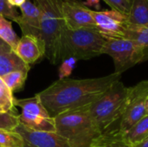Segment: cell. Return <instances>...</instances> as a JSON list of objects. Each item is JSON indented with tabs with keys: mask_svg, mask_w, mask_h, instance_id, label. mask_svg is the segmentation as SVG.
I'll list each match as a JSON object with an SVG mask.
<instances>
[{
	"mask_svg": "<svg viewBox=\"0 0 148 147\" xmlns=\"http://www.w3.org/2000/svg\"><path fill=\"white\" fill-rule=\"evenodd\" d=\"M121 78V74L113 73L91 79H59L36 94L49 113L55 118L62 113L90 106Z\"/></svg>",
	"mask_w": 148,
	"mask_h": 147,
	"instance_id": "6da1fadb",
	"label": "cell"
},
{
	"mask_svg": "<svg viewBox=\"0 0 148 147\" xmlns=\"http://www.w3.org/2000/svg\"><path fill=\"white\" fill-rule=\"evenodd\" d=\"M88 107L68 111L56 116V133L70 147H90L102 132L93 120Z\"/></svg>",
	"mask_w": 148,
	"mask_h": 147,
	"instance_id": "7a4b0ae2",
	"label": "cell"
},
{
	"mask_svg": "<svg viewBox=\"0 0 148 147\" xmlns=\"http://www.w3.org/2000/svg\"><path fill=\"white\" fill-rule=\"evenodd\" d=\"M106 38L97 29L82 28L63 29L60 42V60L67 58L89 60L102 55Z\"/></svg>",
	"mask_w": 148,
	"mask_h": 147,
	"instance_id": "3957f363",
	"label": "cell"
},
{
	"mask_svg": "<svg viewBox=\"0 0 148 147\" xmlns=\"http://www.w3.org/2000/svg\"><path fill=\"white\" fill-rule=\"evenodd\" d=\"M40 10V35L45 45V56L52 64L60 60V42L66 28L60 7V0H35Z\"/></svg>",
	"mask_w": 148,
	"mask_h": 147,
	"instance_id": "277c9868",
	"label": "cell"
},
{
	"mask_svg": "<svg viewBox=\"0 0 148 147\" xmlns=\"http://www.w3.org/2000/svg\"><path fill=\"white\" fill-rule=\"evenodd\" d=\"M127 95L128 88L120 80L89 106V113L102 133L109 130L114 123L121 119L127 106Z\"/></svg>",
	"mask_w": 148,
	"mask_h": 147,
	"instance_id": "5b68a950",
	"label": "cell"
},
{
	"mask_svg": "<svg viewBox=\"0 0 148 147\" xmlns=\"http://www.w3.org/2000/svg\"><path fill=\"white\" fill-rule=\"evenodd\" d=\"M102 54H107L114 61V72L121 74L143 62L141 46L128 38H108L102 49Z\"/></svg>",
	"mask_w": 148,
	"mask_h": 147,
	"instance_id": "8992f818",
	"label": "cell"
},
{
	"mask_svg": "<svg viewBox=\"0 0 148 147\" xmlns=\"http://www.w3.org/2000/svg\"><path fill=\"white\" fill-rule=\"evenodd\" d=\"M15 107L21 108L18 115L23 126L35 131L56 133L55 119L49 113L37 94L23 100H16Z\"/></svg>",
	"mask_w": 148,
	"mask_h": 147,
	"instance_id": "52a82bcc",
	"label": "cell"
},
{
	"mask_svg": "<svg viewBox=\"0 0 148 147\" xmlns=\"http://www.w3.org/2000/svg\"><path fill=\"white\" fill-rule=\"evenodd\" d=\"M148 99V81H142L128 88V95L125 111L121 119L120 129L127 132L147 113L146 102Z\"/></svg>",
	"mask_w": 148,
	"mask_h": 147,
	"instance_id": "ba28073f",
	"label": "cell"
},
{
	"mask_svg": "<svg viewBox=\"0 0 148 147\" xmlns=\"http://www.w3.org/2000/svg\"><path fill=\"white\" fill-rule=\"evenodd\" d=\"M91 14L96 29L106 39L123 38L128 26L127 15L114 10H93Z\"/></svg>",
	"mask_w": 148,
	"mask_h": 147,
	"instance_id": "9c48e42d",
	"label": "cell"
},
{
	"mask_svg": "<svg viewBox=\"0 0 148 147\" xmlns=\"http://www.w3.org/2000/svg\"><path fill=\"white\" fill-rule=\"evenodd\" d=\"M60 7L66 27L69 29H96L91 10L80 0H60Z\"/></svg>",
	"mask_w": 148,
	"mask_h": 147,
	"instance_id": "30bf717a",
	"label": "cell"
},
{
	"mask_svg": "<svg viewBox=\"0 0 148 147\" xmlns=\"http://www.w3.org/2000/svg\"><path fill=\"white\" fill-rule=\"evenodd\" d=\"M15 131L23 139V147H70L68 141L56 133L31 130L19 124Z\"/></svg>",
	"mask_w": 148,
	"mask_h": 147,
	"instance_id": "8fae6325",
	"label": "cell"
},
{
	"mask_svg": "<svg viewBox=\"0 0 148 147\" xmlns=\"http://www.w3.org/2000/svg\"><path fill=\"white\" fill-rule=\"evenodd\" d=\"M14 52L29 66L45 55V45L40 37L26 35L19 39Z\"/></svg>",
	"mask_w": 148,
	"mask_h": 147,
	"instance_id": "7c38bea8",
	"label": "cell"
},
{
	"mask_svg": "<svg viewBox=\"0 0 148 147\" xmlns=\"http://www.w3.org/2000/svg\"><path fill=\"white\" fill-rule=\"evenodd\" d=\"M20 10L21 15L16 23L19 25L23 36L31 35L39 37L41 12L37 5L27 0Z\"/></svg>",
	"mask_w": 148,
	"mask_h": 147,
	"instance_id": "4fadbf2b",
	"label": "cell"
},
{
	"mask_svg": "<svg viewBox=\"0 0 148 147\" xmlns=\"http://www.w3.org/2000/svg\"><path fill=\"white\" fill-rule=\"evenodd\" d=\"M90 147H132V145L127 139L125 133L118 128L103 132Z\"/></svg>",
	"mask_w": 148,
	"mask_h": 147,
	"instance_id": "5bb4252c",
	"label": "cell"
},
{
	"mask_svg": "<svg viewBox=\"0 0 148 147\" xmlns=\"http://www.w3.org/2000/svg\"><path fill=\"white\" fill-rule=\"evenodd\" d=\"M17 70L29 71V66L24 63L12 49L0 53V77H3L7 74Z\"/></svg>",
	"mask_w": 148,
	"mask_h": 147,
	"instance_id": "9a60e30c",
	"label": "cell"
},
{
	"mask_svg": "<svg viewBox=\"0 0 148 147\" xmlns=\"http://www.w3.org/2000/svg\"><path fill=\"white\" fill-rule=\"evenodd\" d=\"M127 23L130 26H147L148 0H131Z\"/></svg>",
	"mask_w": 148,
	"mask_h": 147,
	"instance_id": "2e32d148",
	"label": "cell"
},
{
	"mask_svg": "<svg viewBox=\"0 0 148 147\" xmlns=\"http://www.w3.org/2000/svg\"><path fill=\"white\" fill-rule=\"evenodd\" d=\"M125 38L137 42L142 48L143 62L148 61V25L147 26H127Z\"/></svg>",
	"mask_w": 148,
	"mask_h": 147,
	"instance_id": "e0dca14e",
	"label": "cell"
},
{
	"mask_svg": "<svg viewBox=\"0 0 148 147\" xmlns=\"http://www.w3.org/2000/svg\"><path fill=\"white\" fill-rule=\"evenodd\" d=\"M125 135L131 145H134L147 139L148 137V114L125 132Z\"/></svg>",
	"mask_w": 148,
	"mask_h": 147,
	"instance_id": "ac0fdd59",
	"label": "cell"
},
{
	"mask_svg": "<svg viewBox=\"0 0 148 147\" xmlns=\"http://www.w3.org/2000/svg\"><path fill=\"white\" fill-rule=\"evenodd\" d=\"M0 39L6 42L12 50L15 49L20 39L14 31L11 23L2 15H0Z\"/></svg>",
	"mask_w": 148,
	"mask_h": 147,
	"instance_id": "d6986e66",
	"label": "cell"
},
{
	"mask_svg": "<svg viewBox=\"0 0 148 147\" xmlns=\"http://www.w3.org/2000/svg\"><path fill=\"white\" fill-rule=\"evenodd\" d=\"M29 71L27 70H17L13 71L11 73L7 74L3 77H2L3 82L6 84L8 88L13 93L21 88L25 83V81L27 79Z\"/></svg>",
	"mask_w": 148,
	"mask_h": 147,
	"instance_id": "ffe728a7",
	"label": "cell"
},
{
	"mask_svg": "<svg viewBox=\"0 0 148 147\" xmlns=\"http://www.w3.org/2000/svg\"><path fill=\"white\" fill-rule=\"evenodd\" d=\"M15 101L12 92L0 77V112H13Z\"/></svg>",
	"mask_w": 148,
	"mask_h": 147,
	"instance_id": "44dd1931",
	"label": "cell"
},
{
	"mask_svg": "<svg viewBox=\"0 0 148 147\" xmlns=\"http://www.w3.org/2000/svg\"><path fill=\"white\" fill-rule=\"evenodd\" d=\"M0 147H23V137L15 130L0 129Z\"/></svg>",
	"mask_w": 148,
	"mask_h": 147,
	"instance_id": "7402d4cb",
	"label": "cell"
},
{
	"mask_svg": "<svg viewBox=\"0 0 148 147\" xmlns=\"http://www.w3.org/2000/svg\"><path fill=\"white\" fill-rule=\"evenodd\" d=\"M19 124L18 115L14 112H0V129L13 131Z\"/></svg>",
	"mask_w": 148,
	"mask_h": 147,
	"instance_id": "603a6c76",
	"label": "cell"
},
{
	"mask_svg": "<svg viewBox=\"0 0 148 147\" xmlns=\"http://www.w3.org/2000/svg\"><path fill=\"white\" fill-rule=\"evenodd\" d=\"M0 15L3 16L5 18L11 19L14 22H16L20 16L16 9L11 6L7 0H0Z\"/></svg>",
	"mask_w": 148,
	"mask_h": 147,
	"instance_id": "cb8c5ba5",
	"label": "cell"
},
{
	"mask_svg": "<svg viewBox=\"0 0 148 147\" xmlns=\"http://www.w3.org/2000/svg\"><path fill=\"white\" fill-rule=\"evenodd\" d=\"M77 60L75 58L70 57L63 60L59 68V77L60 79H64L69 77L73 72Z\"/></svg>",
	"mask_w": 148,
	"mask_h": 147,
	"instance_id": "d4e9b609",
	"label": "cell"
},
{
	"mask_svg": "<svg viewBox=\"0 0 148 147\" xmlns=\"http://www.w3.org/2000/svg\"><path fill=\"white\" fill-rule=\"evenodd\" d=\"M111 10H117L125 15H127L131 6V0H103Z\"/></svg>",
	"mask_w": 148,
	"mask_h": 147,
	"instance_id": "484cf974",
	"label": "cell"
},
{
	"mask_svg": "<svg viewBox=\"0 0 148 147\" xmlns=\"http://www.w3.org/2000/svg\"><path fill=\"white\" fill-rule=\"evenodd\" d=\"M100 1L101 0H86L83 3L88 7V6H92L95 7V9L99 10L100 9Z\"/></svg>",
	"mask_w": 148,
	"mask_h": 147,
	"instance_id": "4316f807",
	"label": "cell"
},
{
	"mask_svg": "<svg viewBox=\"0 0 148 147\" xmlns=\"http://www.w3.org/2000/svg\"><path fill=\"white\" fill-rule=\"evenodd\" d=\"M9 3L13 7H21L27 0H7Z\"/></svg>",
	"mask_w": 148,
	"mask_h": 147,
	"instance_id": "83f0119b",
	"label": "cell"
},
{
	"mask_svg": "<svg viewBox=\"0 0 148 147\" xmlns=\"http://www.w3.org/2000/svg\"><path fill=\"white\" fill-rule=\"evenodd\" d=\"M9 50H11V48L6 42H4L3 40L0 39V53L7 52Z\"/></svg>",
	"mask_w": 148,
	"mask_h": 147,
	"instance_id": "f1b7e54d",
	"label": "cell"
},
{
	"mask_svg": "<svg viewBox=\"0 0 148 147\" xmlns=\"http://www.w3.org/2000/svg\"><path fill=\"white\" fill-rule=\"evenodd\" d=\"M132 147H148V137L139 143L132 145Z\"/></svg>",
	"mask_w": 148,
	"mask_h": 147,
	"instance_id": "f546056e",
	"label": "cell"
},
{
	"mask_svg": "<svg viewBox=\"0 0 148 147\" xmlns=\"http://www.w3.org/2000/svg\"><path fill=\"white\" fill-rule=\"evenodd\" d=\"M146 110H147V113L148 114V99L147 100V102H146Z\"/></svg>",
	"mask_w": 148,
	"mask_h": 147,
	"instance_id": "4dcf8cb0",
	"label": "cell"
},
{
	"mask_svg": "<svg viewBox=\"0 0 148 147\" xmlns=\"http://www.w3.org/2000/svg\"><path fill=\"white\" fill-rule=\"evenodd\" d=\"M34 1H35V0H34Z\"/></svg>",
	"mask_w": 148,
	"mask_h": 147,
	"instance_id": "1f68e13d",
	"label": "cell"
}]
</instances>
